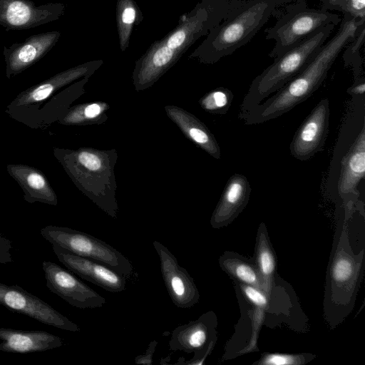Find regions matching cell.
Listing matches in <instances>:
<instances>
[{"instance_id": "obj_11", "label": "cell", "mask_w": 365, "mask_h": 365, "mask_svg": "<svg viewBox=\"0 0 365 365\" xmlns=\"http://www.w3.org/2000/svg\"><path fill=\"white\" fill-rule=\"evenodd\" d=\"M62 3L38 5L31 0H0V26L9 30L30 29L59 19Z\"/></svg>"}, {"instance_id": "obj_6", "label": "cell", "mask_w": 365, "mask_h": 365, "mask_svg": "<svg viewBox=\"0 0 365 365\" xmlns=\"http://www.w3.org/2000/svg\"><path fill=\"white\" fill-rule=\"evenodd\" d=\"M40 232L51 245L60 246L73 254L103 264L124 277L126 280L133 275L132 263L125 255L111 245L88 233L52 225L42 228Z\"/></svg>"}, {"instance_id": "obj_3", "label": "cell", "mask_w": 365, "mask_h": 365, "mask_svg": "<svg viewBox=\"0 0 365 365\" xmlns=\"http://www.w3.org/2000/svg\"><path fill=\"white\" fill-rule=\"evenodd\" d=\"M293 0H233L225 19L212 29L190 55L214 63L245 46L276 9Z\"/></svg>"}, {"instance_id": "obj_18", "label": "cell", "mask_w": 365, "mask_h": 365, "mask_svg": "<svg viewBox=\"0 0 365 365\" xmlns=\"http://www.w3.org/2000/svg\"><path fill=\"white\" fill-rule=\"evenodd\" d=\"M221 269L235 283L253 286L264 292L263 284L255 262L231 251L225 252L219 258Z\"/></svg>"}, {"instance_id": "obj_22", "label": "cell", "mask_w": 365, "mask_h": 365, "mask_svg": "<svg viewBox=\"0 0 365 365\" xmlns=\"http://www.w3.org/2000/svg\"><path fill=\"white\" fill-rule=\"evenodd\" d=\"M143 19V13L135 0L117 1L116 24L122 51H125L129 46L134 26L140 24Z\"/></svg>"}, {"instance_id": "obj_28", "label": "cell", "mask_w": 365, "mask_h": 365, "mask_svg": "<svg viewBox=\"0 0 365 365\" xmlns=\"http://www.w3.org/2000/svg\"><path fill=\"white\" fill-rule=\"evenodd\" d=\"M78 160L91 170H98L101 166V160L94 154L88 152H81L78 155Z\"/></svg>"}, {"instance_id": "obj_4", "label": "cell", "mask_w": 365, "mask_h": 365, "mask_svg": "<svg viewBox=\"0 0 365 365\" xmlns=\"http://www.w3.org/2000/svg\"><path fill=\"white\" fill-rule=\"evenodd\" d=\"M329 24L305 38L257 75L250 83L240 108L239 118L259 105L300 73L314 58L334 29Z\"/></svg>"}, {"instance_id": "obj_23", "label": "cell", "mask_w": 365, "mask_h": 365, "mask_svg": "<svg viewBox=\"0 0 365 365\" xmlns=\"http://www.w3.org/2000/svg\"><path fill=\"white\" fill-rule=\"evenodd\" d=\"M365 23L360 25L354 38L346 46L344 60L346 66L352 65L354 68L355 80L360 77L361 62L359 55L360 49L364 44Z\"/></svg>"}, {"instance_id": "obj_13", "label": "cell", "mask_w": 365, "mask_h": 365, "mask_svg": "<svg viewBox=\"0 0 365 365\" xmlns=\"http://www.w3.org/2000/svg\"><path fill=\"white\" fill-rule=\"evenodd\" d=\"M153 245L159 257L163 279L173 303L178 308H191L200 299L193 278L165 245L157 240Z\"/></svg>"}, {"instance_id": "obj_16", "label": "cell", "mask_w": 365, "mask_h": 365, "mask_svg": "<svg viewBox=\"0 0 365 365\" xmlns=\"http://www.w3.org/2000/svg\"><path fill=\"white\" fill-rule=\"evenodd\" d=\"M251 191L250 184L245 175H232L212 214V227L220 229L232 222L247 206Z\"/></svg>"}, {"instance_id": "obj_32", "label": "cell", "mask_w": 365, "mask_h": 365, "mask_svg": "<svg viewBox=\"0 0 365 365\" xmlns=\"http://www.w3.org/2000/svg\"><path fill=\"white\" fill-rule=\"evenodd\" d=\"M101 107L98 104H91L88 106L85 110V115L88 118H94L101 113Z\"/></svg>"}, {"instance_id": "obj_1", "label": "cell", "mask_w": 365, "mask_h": 365, "mask_svg": "<svg viewBox=\"0 0 365 365\" xmlns=\"http://www.w3.org/2000/svg\"><path fill=\"white\" fill-rule=\"evenodd\" d=\"M365 19L347 14L336 34L322 46L314 58L283 87L239 118L245 125H257L280 117L306 101L325 80L342 50L356 36Z\"/></svg>"}, {"instance_id": "obj_21", "label": "cell", "mask_w": 365, "mask_h": 365, "mask_svg": "<svg viewBox=\"0 0 365 365\" xmlns=\"http://www.w3.org/2000/svg\"><path fill=\"white\" fill-rule=\"evenodd\" d=\"M101 61H93L71 68L46 80V81L31 89L21 98L22 103H36L46 99L58 86L73 80L87 73L91 68L98 65Z\"/></svg>"}, {"instance_id": "obj_17", "label": "cell", "mask_w": 365, "mask_h": 365, "mask_svg": "<svg viewBox=\"0 0 365 365\" xmlns=\"http://www.w3.org/2000/svg\"><path fill=\"white\" fill-rule=\"evenodd\" d=\"M0 351L14 354L45 351L63 345V339L46 331L0 328Z\"/></svg>"}, {"instance_id": "obj_24", "label": "cell", "mask_w": 365, "mask_h": 365, "mask_svg": "<svg viewBox=\"0 0 365 365\" xmlns=\"http://www.w3.org/2000/svg\"><path fill=\"white\" fill-rule=\"evenodd\" d=\"M322 9L336 10L358 20L365 19V0H321Z\"/></svg>"}, {"instance_id": "obj_26", "label": "cell", "mask_w": 365, "mask_h": 365, "mask_svg": "<svg viewBox=\"0 0 365 365\" xmlns=\"http://www.w3.org/2000/svg\"><path fill=\"white\" fill-rule=\"evenodd\" d=\"M314 357L310 354H288L265 353L255 364L258 365H291L303 364Z\"/></svg>"}, {"instance_id": "obj_5", "label": "cell", "mask_w": 365, "mask_h": 365, "mask_svg": "<svg viewBox=\"0 0 365 365\" xmlns=\"http://www.w3.org/2000/svg\"><path fill=\"white\" fill-rule=\"evenodd\" d=\"M285 11L274 26L264 30L265 38L275 41L269 53L271 58L281 56L322 28L341 21L328 10L308 7L304 0L287 5Z\"/></svg>"}, {"instance_id": "obj_20", "label": "cell", "mask_w": 365, "mask_h": 365, "mask_svg": "<svg viewBox=\"0 0 365 365\" xmlns=\"http://www.w3.org/2000/svg\"><path fill=\"white\" fill-rule=\"evenodd\" d=\"M11 170L26 191L28 201L56 204L54 193L48 186L46 178L40 173L24 166H12Z\"/></svg>"}, {"instance_id": "obj_10", "label": "cell", "mask_w": 365, "mask_h": 365, "mask_svg": "<svg viewBox=\"0 0 365 365\" xmlns=\"http://www.w3.org/2000/svg\"><path fill=\"white\" fill-rule=\"evenodd\" d=\"M42 269L47 288L71 306L86 309L102 307L106 303L103 297L56 263L43 261Z\"/></svg>"}, {"instance_id": "obj_15", "label": "cell", "mask_w": 365, "mask_h": 365, "mask_svg": "<svg viewBox=\"0 0 365 365\" xmlns=\"http://www.w3.org/2000/svg\"><path fill=\"white\" fill-rule=\"evenodd\" d=\"M60 36L59 31H48L32 35L21 43L4 46L7 76L17 74L42 58Z\"/></svg>"}, {"instance_id": "obj_27", "label": "cell", "mask_w": 365, "mask_h": 365, "mask_svg": "<svg viewBox=\"0 0 365 365\" xmlns=\"http://www.w3.org/2000/svg\"><path fill=\"white\" fill-rule=\"evenodd\" d=\"M235 284L247 302L261 309L268 308L269 297L262 290L245 284L235 283Z\"/></svg>"}, {"instance_id": "obj_30", "label": "cell", "mask_w": 365, "mask_h": 365, "mask_svg": "<svg viewBox=\"0 0 365 365\" xmlns=\"http://www.w3.org/2000/svg\"><path fill=\"white\" fill-rule=\"evenodd\" d=\"M157 344L158 342L155 340L152 341L144 354L138 355L135 358V363L138 364H151Z\"/></svg>"}, {"instance_id": "obj_19", "label": "cell", "mask_w": 365, "mask_h": 365, "mask_svg": "<svg viewBox=\"0 0 365 365\" xmlns=\"http://www.w3.org/2000/svg\"><path fill=\"white\" fill-rule=\"evenodd\" d=\"M253 259L261 276L264 292L269 297L274 289L276 275V256L266 227L258 229Z\"/></svg>"}, {"instance_id": "obj_8", "label": "cell", "mask_w": 365, "mask_h": 365, "mask_svg": "<svg viewBox=\"0 0 365 365\" xmlns=\"http://www.w3.org/2000/svg\"><path fill=\"white\" fill-rule=\"evenodd\" d=\"M217 319L212 311L202 314L197 319L177 327L169 341L170 351H181L194 356L183 364H202L211 354L217 341Z\"/></svg>"}, {"instance_id": "obj_29", "label": "cell", "mask_w": 365, "mask_h": 365, "mask_svg": "<svg viewBox=\"0 0 365 365\" xmlns=\"http://www.w3.org/2000/svg\"><path fill=\"white\" fill-rule=\"evenodd\" d=\"M11 242L2 236L0 233V264H6L14 262L11 253Z\"/></svg>"}, {"instance_id": "obj_14", "label": "cell", "mask_w": 365, "mask_h": 365, "mask_svg": "<svg viewBox=\"0 0 365 365\" xmlns=\"http://www.w3.org/2000/svg\"><path fill=\"white\" fill-rule=\"evenodd\" d=\"M52 249L58 259L81 278L110 292L125 289L126 279L105 264L73 254L58 245H52Z\"/></svg>"}, {"instance_id": "obj_25", "label": "cell", "mask_w": 365, "mask_h": 365, "mask_svg": "<svg viewBox=\"0 0 365 365\" xmlns=\"http://www.w3.org/2000/svg\"><path fill=\"white\" fill-rule=\"evenodd\" d=\"M233 99L234 94L231 91L220 88L208 94L203 100L202 105L207 110L225 113L232 105Z\"/></svg>"}, {"instance_id": "obj_9", "label": "cell", "mask_w": 365, "mask_h": 365, "mask_svg": "<svg viewBox=\"0 0 365 365\" xmlns=\"http://www.w3.org/2000/svg\"><path fill=\"white\" fill-rule=\"evenodd\" d=\"M0 304L19 314L26 315L44 324L77 332L78 324L56 310L47 302L18 285L0 282Z\"/></svg>"}, {"instance_id": "obj_12", "label": "cell", "mask_w": 365, "mask_h": 365, "mask_svg": "<svg viewBox=\"0 0 365 365\" xmlns=\"http://www.w3.org/2000/svg\"><path fill=\"white\" fill-rule=\"evenodd\" d=\"M330 109L327 98L322 99L295 132L289 145L291 155L306 161L322 151L329 126Z\"/></svg>"}, {"instance_id": "obj_7", "label": "cell", "mask_w": 365, "mask_h": 365, "mask_svg": "<svg viewBox=\"0 0 365 365\" xmlns=\"http://www.w3.org/2000/svg\"><path fill=\"white\" fill-rule=\"evenodd\" d=\"M233 0H202L160 41L180 56L226 16Z\"/></svg>"}, {"instance_id": "obj_2", "label": "cell", "mask_w": 365, "mask_h": 365, "mask_svg": "<svg viewBox=\"0 0 365 365\" xmlns=\"http://www.w3.org/2000/svg\"><path fill=\"white\" fill-rule=\"evenodd\" d=\"M365 177V96H352L334 146L325 183L329 197L344 204L358 200Z\"/></svg>"}, {"instance_id": "obj_31", "label": "cell", "mask_w": 365, "mask_h": 365, "mask_svg": "<svg viewBox=\"0 0 365 365\" xmlns=\"http://www.w3.org/2000/svg\"><path fill=\"white\" fill-rule=\"evenodd\" d=\"M365 92V81L364 78L355 80L354 83L347 89V93L352 96H362Z\"/></svg>"}]
</instances>
